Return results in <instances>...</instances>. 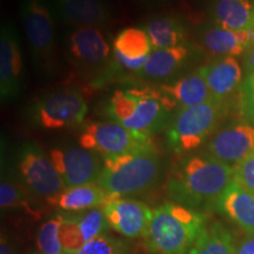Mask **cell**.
Segmentation results:
<instances>
[{
	"label": "cell",
	"mask_w": 254,
	"mask_h": 254,
	"mask_svg": "<svg viewBox=\"0 0 254 254\" xmlns=\"http://www.w3.org/2000/svg\"><path fill=\"white\" fill-rule=\"evenodd\" d=\"M23 80V58L17 32L4 24L0 34V94L2 100L17 98Z\"/></svg>",
	"instance_id": "obj_14"
},
{
	"label": "cell",
	"mask_w": 254,
	"mask_h": 254,
	"mask_svg": "<svg viewBox=\"0 0 254 254\" xmlns=\"http://www.w3.org/2000/svg\"><path fill=\"white\" fill-rule=\"evenodd\" d=\"M0 254H17L14 250V244L4 234L1 236V241H0Z\"/></svg>",
	"instance_id": "obj_34"
},
{
	"label": "cell",
	"mask_w": 254,
	"mask_h": 254,
	"mask_svg": "<svg viewBox=\"0 0 254 254\" xmlns=\"http://www.w3.org/2000/svg\"><path fill=\"white\" fill-rule=\"evenodd\" d=\"M144 30L153 50H165L185 45L186 31L182 19L176 15H157L151 18Z\"/></svg>",
	"instance_id": "obj_24"
},
{
	"label": "cell",
	"mask_w": 254,
	"mask_h": 254,
	"mask_svg": "<svg viewBox=\"0 0 254 254\" xmlns=\"http://www.w3.org/2000/svg\"><path fill=\"white\" fill-rule=\"evenodd\" d=\"M103 212L110 228L129 239L145 236L153 214V209L145 202L125 196H114Z\"/></svg>",
	"instance_id": "obj_12"
},
{
	"label": "cell",
	"mask_w": 254,
	"mask_h": 254,
	"mask_svg": "<svg viewBox=\"0 0 254 254\" xmlns=\"http://www.w3.org/2000/svg\"><path fill=\"white\" fill-rule=\"evenodd\" d=\"M139 2L145 6H155V5H159V4H163V2L167 1V0H138Z\"/></svg>",
	"instance_id": "obj_35"
},
{
	"label": "cell",
	"mask_w": 254,
	"mask_h": 254,
	"mask_svg": "<svg viewBox=\"0 0 254 254\" xmlns=\"http://www.w3.org/2000/svg\"><path fill=\"white\" fill-rule=\"evenodd\" d=\"M58 14L66 24L79 27L101 28L111 21L106 0H52Z\"/></svg>",
	"instance_id": "obj_16"
},
{
	"label": "cell",
	"mask_w": 254,
	"mask_h": 254,
	"mask_svg": "<svg viewBox=\"0 0 254 254\" xmlns=\"http://www.w3.org/2000/svg\"><path fill=\"white\" fill-rule=\"evenodd\" d=\"M215 207L246 233L254 234L253 193L233 182L218 199Z\"/></svg>",
	"instance_id": "obj_19"
},
{
	"label": "cell",
	"mask_w": 254,
	"mask_h": 254,
	"mask_svg": "<svg viewBox=\"0 0 254 254\" xmlns=\"http://www.w3.org/2000/svg\"><path fill=\"white\" fill-rule=\"evenodd\" d=\"M233 182L254 194V151L233 166Z\"/></svg>",
	"instance_id": "obj_31"
},
{
	"label": "cell",
	"mask_w": 254,
	"mask_h": 254,
	"mask_svg": "<svg viewBox=\"0 0 254 254\" xmlns=\"http://www.w3.org/2000/svg\"><path fill=\"white\" fill-rule=\"evenodd\" d=\"M173 110V100L154 88L117 90L107 105L111 122L150 136L163 128Z\"/></svg>",
	"instance_id": "obj_3"
},
{
	"label": "cell",
	"mask_w": 254,
	"mask_h": 254,
	"mask_svg": "<svg viewBox=\"0 0 254 254\" xmlns=\"http://www.w3.org/2000/svg\"><path fill=\"white\" fill-rule=\"evenodd\" d=\"M27 254H41V253H37V252H30V253H27Z\"/></svg>",
	"instance_id": "obj_36"
},
{
	"label": "cell",
	"mask_w": 254,
	"mask_h": 254,
	"mask_svg": "<svg viewBox=\"0 0 254 254\" xmlns=\"http://www.w3.org/2000/svg\"><path fill=\"white\" fill-rule=\"evenodd\" d=\"M233 167L212 155H190L177 165L167 193L177 204L198 209L218 199L233 183Z\"/></svg>",
	"instance_id": "obj_1"
},
{
	"label": "cell",
	"mask_w": 254,
	"mask_h": 254,
	"mask_svg": "<svg viewBox=\"0 0 254 254\" xmlns=\"http://www.w3.org/2000/svg\"><path fill=\"white\" fill-rule=\"evenodd\" d=\"M201 44L213 56L236 57L250 49L247 31H231L221 26L208 27L201 33Z\"/></svg>",
	"instance_id": "obj_22"
},
{
	"label": "cell",
	"mask_w": 254,
	"mask_h": 254,
	"mask_svg": "<svg viewBox=\"0 0 254 254\" xmlns=\"http://www.w3.org/2000/svg\"><path fill=\"white\" fill-rule=\"evenodd\" d=\"M79 144L103 159L154 150L150 135L133 132L114 122L88 124L80 133Z\"/></svg>",
	"instance_id": "obj_7"
},
{
	"label": "cell",
	"mask_w": 254,
	"mask_h": 254,
	"mask_svg": "<svg viewBox=\"0 0 254 254\" xmlns=\"http://www.w3.org/2000/svg\"><path fill=\"white\" fill-rule=\"evenodd\" d=\"M160 91L173 100L177 110L199 106L214 99L200 69L180 78L173 84L161 85Z\"/></svg>",
	"instance_id": "obj_20"
},
{
	"label": "cell",
	"mask_w": 254,
	"mask_h": 254,
	"mask_svg": "<svg viewBox=\"0 0 254 254\" xmlns=\"http://www.w3.org/2000/svg\"><path fill=\"white\" fill-rule=\"evenodd\" d=\"M238 110L244 120L254 125V74L247 75L238 91Z\"/></svg>",
	"instance_id": "obj_30"
},
{
	"label": "cell",
	"mask_w": 254,
	"mask_h": 254,
	"mask_svg": "<svg viewBox=\"0 0 254 254\" xmlns=\"http://www.w3.org/2000/svg\"><path fill=\"white\" fill-rule=\"evenodd\" d=\"M161 159L154 150L104 159L97 184L111 194L128 196L151 190L161 176Z\"/></svg>",
	"instance_id": "obj_4"
},
{
	"label": "cell",
	"mask_w": 254,
	"mask_h": 254,
	"mask_svg": "<svg viewBox=\"0 0 254 254\" xmlns=\"http://www.w3.org/2000/svg\"><path fill=\"white\" fill-rule=\"evenodd\" d=\"M253 1H254V0H253Z\"/></svg>",
	"instance_id": "obj_37"
},
{
	"label": "cell",
	"mask_w": 254,
	"mask_h": 254,
	"mask_svg": "<svg viewBox=\"0 0 254 254\" xmlns=\"http://www.w3.org/2000/svg\"><path fill=\"white\" fill-rule=\"evenodd\" d=\"M254 151V126L241 123L221 129L208 141L209 155L222 163L236 166Z\"/></svg>",
	"instance_id": "obj_15"
},
{
	"label": "cell",
	"mask_w": 254,
	"mask_h": 254,
	"mask_svg": "<svg viewBox=\"0 0 254 254\" xmlns=\"http://www.w3.org/2000/svg\"><path fill=\"white\" fill-rule=\"evenodd\" d=\"M113 51L131 60L146 59L153 51L144 28L128 27L119 32L113 41Z\"/></svg>",
	"instance_id": "obj_26"
},
{
	"label": "cell",
	"mask_w": 254,
	"mask_h": 254,
	"mask_svg": "<svg viewBox=\"0 0 254 254\" xmlns=\"http://www.w3.org/2000/svg\"><path fill=\"white\" fill-rule=\"evenodd\" d=\"M50 158L66 189L97 183L104 167V159L84 147L53 148Z\"/></svg>",
	"instance_id": "obj_11"
},
{
	"label": "cell",
	"mask_w": 254,
	"mask_h": 254,
	"mask_svg": "<svg viewBox=\"0 0 254 254\" xmlns=\"http://www.w3.org/2000/svg\"><path fill=\"white\" fill-rule=\"evenodd\" d=\"M226 111V103L217 99L190 109L177 110L167 127L171 148L177 153L198 148L215 131Z\"/></svg>",
	"instance_id": "obj_5"
},
{
	"label": "cell",
	"mask_w": 254,
	"mask_h": 254,
	"mask_svg": "<svg viewBox=\"0 0 254 254\" xmlns=\"http://www.w3.org/2000/svg\"><path fill=\"white\" fill-rule=\"evenodd\" d=\"M75 254H131V252L125 241L105 233L88 241Z\"/></svg>",
	"instance_id": "obj_29"
},
{
	"label": "cell",
	"mask_w": 254,
	"mask_h": 254,
	"mask_svg": "<svg viewBox=\"0 0 254 254\" xmlns=\"http://www.w3.org/2000/svg\"><path fill=\"white\" fill-rule=\"evenodd\" d=\"M18 171L21 183L34 196L49 200L66 189L51 158L36 145L23 146Z\"/></svg>",
	"instance_id": "obj_10"
},
{
	"label": "cell",
	"mask_w": 254,
	"mask_h": 254,
	"mask_svg": "<svg viewBox=\"0 0 254 254\" xmlns=\"http://www.w3.org/2000/svg\"><path fill=\"white\" fill-rule=\"evenodd\" d=\"M205 215L177 202H165L153 209L144 236L152 254H189L206 227Z\"/></svg>",
	"instance_id": "obj_2"
},
{
	"label": "cell",
	"mask_w": 254,
	"mask_h": 254,
	"mask_svg": "<svg viewBox=\"0 0 254 254\" xmlns=\"http://www.w3.org/2000/svg\"><path fill=\"white\" fill-rule=\"evenodd\" d=\"M199 69L217 100L227 103L243 84V71L234 57H221Z\"/></svg>",
	"instance_id": "obj_17"
},
{
	"label": "cell",
	"mask_w": 254,
	"mask_h": 254,
	"mask_svg": "<svg viewBox=\"0 0 254 254\" xmlns=\"http://www.w3.org/2000/svg\"><path fill=\"white\" fill-rule=\"evenodd\" d=\"M21 17L32 57L45 75H53L58 66L55 23L45 0H21Z\"/></svg>",
	"instance_id": "obj_6"
},
{
	"label": "cell",
	"mask_w": 254,
	"mask_h": 254,
	"mask_svg": "<svg viewBox=\"0 0 254 254\" xmlns=\"http://www.w3.org/2000/svg\"><path fill=\"white\" fill-rule=\"evenodd\" d=\"M212 15L219 26L247 31L254 27L253 0H213Z\"/></svg>",
	"instance_id": "obj_23"
},
{
	"label": "cell",
	"mask_w": 254,
	"mask_h": 254,
	"mask_svg": "<svg viewBox=\"0 0 254 254\" xmlns=\"http://www.w3.org/2000/svg\"><path fill=\"white\" fill-rule=\"evenodd\" d=\"M33 196L23 183L2 177L0 184V206L2 209H21L32 218H39L41 212L33 207Z\"/></svg>",
	"instance_id": "obj_27"
},
{
	"label": "cell",
	"mask_w": 254,
	"mask_h": 254,
	"mask_svg": "<svg viewBox=\"0 0 254 254\" xmlns=\"http://www.w3.org/2000/svg\"><path fill=\"white\" fill-rule=\"evenodd\" d=\"M114 196L104 190L99 184H86V185L74 186L65 189L58 195L46 200V202L53 207L63 211L77 213L93 208H103Z\"/></svg>",
	"instance_id": "obj_18"
},
{
	"label": "cell",
	"mask_w": 254,
	"mask_h": 254,
	"mask_svg": "<svg viewBox=\"0 0 254 254\" xmlns=\"http://www.w3.org/2000/svg\"><path fill=\"white\" fill-rule=\"evenodd\" d=\"M190 55V49L186 45L153 50L139 74L148 80H166L186 65Z\"/></svg>",
	"instance_id": "obj_21"
},
{
	"label": "cell",
	"mask_w": 254,
	"mask_h": 254,
	"mask_svg": "<svg viewBox=\"0 0 254 254\" xmlns=\"http://www.w3.org/2000/svg\"><path fill=\"white\" fill-rule=\"evenodd\" d=\"M87 103L78 88H59L44 94L32 107L33 122L45 129H62L80 125Z\"/></svg>",
	"instance_id": "obj_8"
},
{
	"label": "cell",
	"mask_w": 254,
	"mask_h": 254,
	"mask_svg": "<svg viewBox=\"0 0 254 254\" xmlns=\"http://www.w3.org/2000/svg\"><path fill=\"white\" fill-rule=\"evenodd\" d=\"M236 254H254V234H249L241 241Z\"/></svg>",
	"instance_id": "obj_32"
},
{
	"label": "cell",
	"mask_w": 254,
	"mask_h": 254,
	"mask_svg": "<svg viewBox=\"0 0 254 254\" xmlns=\"http://www.w3.org/2000/svg\"><path fill=\"white\" fill-rule=\"evenodd\" d=\"M67 45L73 66L87 77H104L114 69L113 53L99 28H75L69 33Z\"/></svg>",
	"instance_id": "obj_9"
},
{
	"label": "cell",
	"mask_w": 254,
	"mask_h": 254,
	"mask_svg": "<svg viewBox=\"0 0 254 254\" xmlns=\"http://www.w3.org/2000/svg\"><path fill=\"white\" fill-rule=\"evenodd\" d=\"M63 215L60 241L66 254H75L85 244L105 234L107 228H110L103 208Z\"/></svg>",
	"instance_id": "obj_13"
},
{
	"label": "cell",
	"mask_w": 254,
	"mask_h": 254,
	"mask_svg": "<svg viewBox=\"0 0 254 254\" xmlns=\"http://www.w3.org/2000/svg\"><path fill=\"white\" fill-rule=\"evenodd\" d=\"M64 220L63 214L44 222L37 237V246L41 254H65L60 241V227Z\"/></svg>",
	"instance_id": "obj_28"
},
{
	"label": "cell",
	"mask_w": 254,
	"mask_h": 254,
	"mask_svg": "<svg viewBox=\"0 0 254 254\" xmlns=\"http://www.w3.org/2000/svg\"><path fill=\"white\" fill-rule=\"evenodd\" d=\"M244 63H245L247 75L254 74V45L251 46L245 52V60H244Z\"/></svg>",
	"instance_id": "obj_33"
},
{
	"label": "cell",
	"mask_w": 254,
	"mask_h": 254,
	"mask_svg": "<svg viewBox=\"0 0 254 254\" xmlns=\"http://www.w3.org/2000/svg\"><path fill=\"white\" fill-rule=\"evenodd\" d=\"M231 232L220 222L206 225L189 254H236Z\"/></svg>",
	"instance_id": "obj_25"
}]
</instances>
